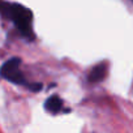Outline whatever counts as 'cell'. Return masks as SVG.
<instances>
[{
    "instance_id": "cell-1",
    "label": "cell",
    "mask_w": 133,
    "mask_h": 133,
    "mask_svg": "<svg viewBox=\"0 0 133 133\" xmlns=\"http://www.w3.org/2000/svg\"><path fill=\"white\" fill-rule=\"evenodd\" d=\"M11 18L15 22L16 28L21 31L22 35H25L28 38H33V31H31L33 13L26 7L20 5V4H12Z\"/></svg>"
},
{
    "instance_id": "cell-5",
    "label": "cell",
    "mask_w": 133,
    "mask_h": 133,
    "mask_svg": "<svg viewBox=\"0 0 133 133\" xmlns=\"http://www.w3.org/2000/svg\"><path fill=\"white\" fill-rule=\"evenodd\" d=\"M31 90H34V91H37V90H39L41 88H42V85L41 84H31V85H28Z\"/></svg>"
},
{
    "instance_id": "cell-2",
    "label": "cell",
    "mask_w": 133,
    "mask_h": 133,
    "mask_svg": "<svg viewBox=\"0 0 133 133\" xmlns=\"http://www.w3.org/2000/svg\"><path fill=\"white\" fill-rule=\"evenodd\" d=\"M20 64H21V60L18 57L7 60L2 66V76L11 82H15L18 85H26V81L22 73L20 72Z\"/></svg>"
},
{
    "instance_id": "cell-4",
    "label": "cell",
    "mask_w": 133,
    "mask_h": 133,
    "mask_svg": "<svg viewBox=\"0 0 133 133\" xmlns=\"http://www.w3.org/2000/svg\"><path fill=\"white\" fill-rule=\"evenodd\" d=\"M104 77H106V65L102 63V64H98L97 66L93 68V71L90 72L89 80H90V82H99Z\"/></svg>"
},
{
    "instance_id": "cell-3",
    "label": "cell",
    "mask_w": 133,
    "mask_h": 133,
    "mask_svg": "<svg viewBox=\"0 0 133 133\" xmlns=\"http://www.w3.org/2000/svg\"><path fill=\"white\" fill-rule=\"evenodd\" d=\"M44 107H46V110H47L48 112L56 114V112H59V111L61 110L63 102H61V99H60L57 95H52V97H50V98L46 101Z\"/></svg>"
}]
</instances>
